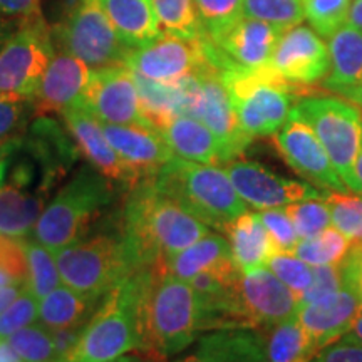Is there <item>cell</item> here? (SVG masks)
Listing matches in <instances>:
<instances>
[{"mask_svg":"<svg viewBox=\"0 0 362 362\" xmlns=\"http://www.w3.org/2000/svg\"><path fill=\"white\" fill-rule=\"evenodd\" d=\"M330 72L324 88L332 93L362 83V29L347 22L327 39Z\"/></svg>","mask_w":362,"mask_h":362,"instance_id":"26","label":"cell"},{"mask_svg":"<svg viewBox=\"0 0 362 362\" xmlns=\"http://www.w3.org/2000/svg\"><path fill=\"white\" fill-rule=\"evenodd\" d=\"M39 319V300L29 287L22 288L16 300L0 314V341H7L17 330Z\"/></svg>","mask_w":362,"mask_h":362,"instance_id":"43","label":"cell"},{"mask_svg":"<svg viewBox=\"0 0 362 362\" xmlns=\"http://www.w3.org/2000/svg\"><path fill=\"white\" fill-rule=\"evenodd\" d=\"M6 284H17V282L11 277V275H7L6 272L0 270V285H6Z\"/></svg>","mask_w":362,"mask_h":362,"instance_id":"58","label":"cell"},{"mask_svg":"<svg viewBox=\"0 0 362 362\" xmlns=\"http://www.w3.org/2000/svg\"><path fill=\"white\" fill-rule=\"evenodd\" d=\"M334 94H339V96L347 99V101L356 104L357 107L362 111V83L361 84H356V86H351V88H344V89H339L337 93Z\"/></svg>","mask_w":362,"mask_h":362,"instance_id":"52","label":"cell"},{"mask_svg":"<svg viewBox=\"0 0 362 362\" xmlns=\"http://www.w3.org/2000/svg\"><path fill=\"white\" fill-rule=\"evenodd\" d=\"M0 16L17 21H33L42 17L40 0H0Z\"/></svg>","mask_w":362,"mask_h":362,"instance_id":"49","label":"cell"},{"mask_svg":"<svg viewBox=\"0 0 362 362\" xmlns=\"http://www.w3.org/2000/svg\"><path fill=\"white\" fill-rule=\"evenodd\" d=\"M30 99L16 96H0V143L11 138L25 124L30 111Z\"/></svg>","mask_w":362,"mask_h":362,"instance_id":"47","label":"cell"},{"mask_svg":"<svg viewBox=\"0 0 362 362\" xmlns=\"http://www.w3.org/2000/svg\"><path fill=\"white\" fill-rule=\"evenodd\" d=\"M0 270L16 280L17 284L29 285V264L22 238L0 235Z\"/></svg>","mask_w":362,"mask_h":362,"instance_id":"46","label":"cell"},{"mask_svg":"<svg viewBox=\"0 0 362 362\" xmlns=\"http://www.w3.org/2000/svg\"><path fill=\"white\" fill-rule=\"evenodd\" d=\"M361 309V291L344 279L342 288L334 297L317 304L298 305L297 319L309 334L315 349L320 351L349 332Z\"/></svg>","mask_w":362,"mask_h":362,"instance_id":"20","label":"cell"},{"mask_svg":"<svg viewBox=\"0 0 362 362\" xmlns=\"http://www.w3.org/2000/svg\"><path fill=\"white\" fill-rule=\"evenodd\" d=\"M90 69L78 57L57 49L45 69L33 103L39 112H64L84 103Z\"/></svg>","mask_w":362,"mask_h":362,"instance_id":"19","label":"cell"},{"mask_svg":"<svg viewBox=\"0 0 362 362\" xmlns=\"http://www.w3.org/2000/svg\"><path fill=\"white\" fill-rule=\"evenodd\" d=\"M257 214L279 252L296 250L300 238H298L296 226L287 214V208H270V210H262Z\"/></svg>","mask_w":362,"mask_h":362,"instance_id":"44","label":"cell"},{"mask_svg":"<svg viewBox=\"0 0 362 362\" xmlns=\"http://www.w3.org/2000/svg\"><path fill=\"white\" fill-rule=\"evenodd\" d=\"M282 30L265 22L240 19L214 40H205L206 59L215 67L237 66L248 71H264L269 66Z\"/></svg>","mask_w":362,"mask_h":362,"instance_id":"16","label":"cell"},{"mask_svg":"<svg viewBox=\"0 0 362 362\" xmlns=\"http://www.w3.org/2000/svg\"><path fill=\"white\" fill-rule=\"evenodd\" d=\"M103 8L117 34L129 47L149 42L163 34L151 0H94Z\"/></svg>","mask_w":362,"mask_h":362,"instance_id":"27","label":"cell"},{"mask_svg":"<svg viewBox=\"0 0 362 362\" xmlns=\"http://www.w3.org/2000/svg\"><path fill=\"white\" fill-rule=\"evenodd\" d=\"M361 305H362V291H361Z\"/></svg>","mask_w":362,"mask_h":362,"instance_id":"59","label":"cell"},{"mask_svg":"<svg viewBox=\"0 0 362 362\" xmlns=\"http://www.w3.org/2000/svg\"><path fill=\"white\" fill-rule=\"evenodd\" d=\"M134 79L138 84L143 116L153 128L160 131L171 117L185 115L187 90L183 81L176 84H165L138 74H134Z\"/></svg>","mask_w":362,"mask_h":362,"instance_id":"30","label":"cell"},{"mask_svg":"<svg viewBox=\"0 0 362 362\" xmlns=\"http://www.w3.org/2000/svg\"><path fill=\"white\" fill-rule=\"evenodd\" d=\"M267 71L293 86L324 83L330 72L327 39L304 24L284 30Z\"/></svg>","mask_w":362,"mask_h":362,"instance_id":"13","label":"cell"},{"mask_svg":"<svg viewBox=\"0 0 362 362\" xmlns=\"http://www.w3.org/2000/svg\"><path fill=\"white\" fill-rule=\"evenodd\" d=\"M22 288H25V287L19 284L0 285V314H2V312L6 310L13 300H16L17 296L22 292Z\"/></svg>","mask_w":362,"mask_h":362,"instance_id":"50","label":"cell"},{"mask_svg":"<svg viewBox=\"0 0 362 362\" xmlns=\"http://www.w3.org/2000/svg\"><path fill=\"white\" fill-rule=\"evenodd\" d=\"M42 211L44 203L39 197L17 185L0 183V235L24 238L35 228Z\"/></svg>","mask_w":362,"mask_h":362,"instance_id":"29","label":"cell"},{"mask_svg":"<svg viewBox=\"0 0 362 362\" xmlns=\"http://www.w3.org/2000/svg\"><path fill=\"white\" fill-rule=\"evenodd\" d=\"M325 202L334 228L349 240L352 248H362V194L329 192Z\"/></svg>","mask_w":362,"mask_h":362,"instance_id":"35","label":"cell"},{"mask_svg":"<svg viewBox=\"0 0 362 362\" xmlns=\"http://www.w3.org/2000/svg\"><path fill=\"white\" fill-rule=\"evenodd\" d=\"M349 24L362 29V0H352L349 13Z\"/></svg>","mask_w":362,"mask_h":362,"instance_id":"55","label":"cell"},{"mask_svg":"<svg viewBox=\"0 0 362 362\" xmlns=\"http://www.w3.org/2000/svg\"><path fill=\"white\" fill-rule=\"evenodd\" d=\"M225 170L240 198L255 211L285 208L310 198H325L327 194L309 181L285 178L255 161L233 160L226 163Z\"/></svg>","mask_w":362,"mask_h":362,"instance_id":"14","label":"cell"},{"mask_svg":"<svg viewBox=\"0 0 362 362\" xmlns=\"http://www.w3.org/2000/svg\"><path fill=\"white\" fill-rule=\"evenodd\" d=\"M267 267L297 297H300L309 288L312 279H314V267L298 259L293 252H275Z\"/></svg>","mask_w":362,"mask_h":362,"instance_id":"42","label":"cell"},{"mask_svg":"<svg viewBox=\"0 0 362 362\" xmlns=\"http://www.w3.org/2000/svg\"><path fill=\"white\" fill-rule=\"evenodd\" d=\"M225 237L228 240L232 259L240 274L267 267L270 257L279 252L255 210H248L238 216L228 226Z\"/></svg>","mask_w":362,"mask_h":362,"instance_id":"25","label":"cell"},{"mask_svg":"<svg viewBox=\"0 0 362 362\" xmlns=\"http://www.w3.org/2000/svg\"><path fill=\"white\" fill-rule=\"evenodd\" d=\"M54 40V47L81 59L90 71L126 66V59L133 49L121 39L94 0H79L56 27Z\"/></svg>","mask_w":362,"mask_h":362,"instance_id":"9","label":"cell"},{"mask_svg":"<svg viewBox=\"0 0 362 362\" xmlns=\"http://www.w3.org/2000/svg\"><path fill=\"white\" fill-rule=\"evenodd\" d=\"M352 248L351 242L334 226H329L315 237L300 240L293 253L310 267L339 265Z\"/></svg>","mask_w":362,"mask_h":362,"instance_id":"34","label":"cell"},{"mask_svg":"<svg viewBox=\"0 0 362 362\" xmlns=\"http://www.w3.org/2000/svg\"><path fill=\"white\" fill-rule=\"evenodd\" d=\"M0 362H25L7 341H0Z\"/></svg>","mask_w":362,"mask_h":362,"instance_id":"53","label":"cell"},{"mask_svg":"<svg viewBox=\"0 0 362 362\" xmlns=\"http://www.w3.org/2000/svg\"><path fill=\"white\" fill-rule=\"evenodd\" d=\"M155 185L210 228L226 232L250 208L240 198L225 168L173 156L151 176Z\"/></svg>","mask_w":362,"mask_h":362,"instance_id":"4","label":"cell"},{"mask_svg":"<svg viewBox=\"0 0 362 362\" xmlns=\"http://www.w3.org/2000/svg\"><path fill=\"white\" fill-rule=\"evenodd\" d=\"M101 171L81 168L59 192L34 228L40 245L57 252L83 238L93 218L110 205L111 187Z\"/></svg>","mask_w":362,"mask_h":362,"instance_id":"5","label":"cell"},{"mask_svg":"<svg viewBox=\"0 0 362 362\" xmlns=\"http://www.w3.org/2000/svg\"><path fill=\"white\" fill-rule=\"evenodd\" d=\"M310 362H362V344L341 337L322 347Z\"/></svg>","mask_w":362,"mask_h":362,"instance_id":"48","label":"cell"},{"mask_svg":"<svg viewBox=\"0 0 362 362\" xmlns=\"http://www.w3.org/2000/svg\"><path fill=\"white\" fill-rule=\"evenodd\" d=\"M285 208H287V214L300 240L315 237L327 230L329 226H332L330 210L325 198H310V200L292 203Z\"/></svg>","mask_w":362,"mask_h":362,"instance_id":"41","label":"cell"},{"mask_svg":"<svg viewBox=\"0 0 362 362\" xmlns=\"http://www.w3.org/2000/svg\"><path fill=\"white\" fill-rule=\"evenodd\" d=\"M238 296L250 329H272L297 315L298 297L272 274L269 267L240 274Z\"/></svg>","mask_w":362,"mask_h":362,"instance_id":"18","label":"cell"},{"mask_svg":"<svg viewBox=\"0 0 362 362\" xmlns=\"http://www.w3.org/2000/svg\"><path fill=\"white\" fill-rule=\"evenodd\" d=\"M344 337L351 339V341H354L357 344H362V309L359 314H357L354 322H352L349 332H347Z\"/></svg>","mask_w":362,"mask_h":362,"instance_id":"54","label":"cell"},{"mask_svg":"<svg viewBox=\"0 0 362 362\" xmlns=\"http://www.w3.org/2000/svg\"><path fill=\"white\" fill-rule=\"evenodd\" d=\"M274 143L287 165L310 185L327 193L349 192L314 131L293 111L274 134Z\"/></svg>","mask_w":362,"mask_h":362,"instance_id":"15","label":"cell"},{"mask_svg":"<svg viewBox=\"0 0 362 362\" xmlns=\"http://www.w3.org/2000/svg\"><path fill=\"white\" fill-rule=\"evenodd\" d=\"M166 144L181 160L203 165H225L218 138L197 117L178 115L160 129Z\"/></svg>","mask_w":362,"mask_h":362,"instance_id":"24","label":"cell"},{"mask_svg":"<svg viewBox=\"0 0 362 362\" xmlns=\"http://www.w3.org/2000/svg\"><path fill=\"white\" fill-rule=\"evenodd\" d=\"M304 16L317 34L329 39L349 22L352 0H302Z\"/></svg>","mask_w":362,"mask_h":362,"instance_id":"39","label":"cell"},{"mask_svg":"<svg viewBox=\"0 0 362 362\" xmlns=\"http://www.w3.org/2000/svg\"><path fill=\"white\" fill-rule=\"evenodd\" d=\"M143 330L148 354H181L206 330L200 300L192 285L153 267L143 297Z\"/></svg>","mask_w":362,"mask_h":362,"instance_id":"3","label":"cell"},{"mask_svg":"<svg viewBox=\"0 0 362 362\" xmlns=\"http://www.w3.org/2000/svg\"><path fill=\"white\" fill-rule=\"evenodd\" d=\"M153 267L131 274L103 298L64 362H110L131 352H148L143 297Z\"/></svg>","mask_w":362,"mask_h":362,"instance_id":"2","label":"cell"},{"mask_svg":"<svg viewBox=\"0 0 362 362\" xmlns=\"http://www.w3.org/2000/svg\"><path fill=\"white\" fill-rule=\"evenodd\" d=\"M228 262H233L228 240L225 235L210 232L181 252L170 255L161 262V265L165 272L188 282L200 272L215 269Z\"/></svg>","mask_w":362,"mask_h":362,"instance_id":"28","label":"cell"},{"mask_svg":"<svg viewBox=\"0 0 362 362\" xmlns=\"http://www.w3.org/2000/svg\"><path fill=\"white\" fill-rule=\"evenodd\" d=\"M62 116H64L67 128L78 141L81 151L93 163L94 168L107 178L117 181H128L131 185L141 181V176L112 149L104 134L101 121L88 107L79 104L62 112Z\"/></svg>","mask_w":362,"mask_h":362,"instance_id":"21","label":"cell"},{"mask_svg":"<svg viewBox=\"0 0 362 362\" xmlns=\"http://www.w3.org/2000/svg\"><path fill=\"white\" fill-rule=\"evenodd\" d=\"M7 342L25 362H61L57 359L52 330L42 324H30L17 330Z\"/></svg>","mask_w":362,"mask_h":362,"instance_id":"38","label":"cell"},{"mask_svg":"<svg viewBox=\"0 0 362 362\" xmlns=\"http://www.w3.org/2000/svg\"><path fill=\"white\" fill-rule=\"evenodd\" d=\"M203 35L214 40L243 17V0H194Z\"/></svg>","mask_w":362,"mask_h":362,"instance_id":"40","label":"cell"},{"mask_svg":"<svg viewBox=\"0 0 362 362\" xmlns=\"http://www.w3.org/2000/svg\"><path fill=\"white\" fill-rule=\"evenodd\" d=\"M322 144L334 168L349 192L359 194L354 163L362 139V111L356 104L337 96H309L293 106Z\"/></svg>","mask_w":362,"mask_h":362,"instance_id":"8","label":"cell"},{"mask_svg":"<svg viewBox=\"0 0 362 362\" xmlns=\"http://www.w3.org/2000/svg\"><path fill=\"white\" fill-rule=\"evenodd\" d=\"M54 49L52 34L42 17L22 22L0 49V96L33 101Z\"/></svg>","mask_w":362,"mask_h":362,"instance_id":"10","label":"cell"},{"mask_svg":"<svg viewBox=\"0 0 362 362\" xmlns=\"http://www.w3.org/2000/svg\"><path fill=\"white\" fill-rule=\"evenodd\" d=\"M344 285L342 269L339 265H320L314 267V279L309 288L298 297V305L317 304L325 298L334 297Z\"/></svg>","mask_w":362,"mask_h":362,"instance_id":"45","label":"cell"},{"mask_svg":"<svg viewBox=\"0 0 362 362\" xmlns=\"http://www.w3.org/2000/svg\"><path fill=\"white\" fill-rule=\"evenodd\" d=\"M243 17L287 30L305 21L302 0H243Z\"/></svg>","mask_w":362,"mask_h":362,"instance_id":"37","label":"cell"},{"mask_svg":"<svg viewBox=\"0 0 362 362\" xmlns=\"http://www.w3.org/2000/svg\"><path fill=\"white\" fill-rule=\"evenodd\" d=\"M22 22L24 21H17V19H11V17L0 16V49H2V45L12 37V34L19 29Z\"/></svg>","mask_w":362,"mask_h":362,"instance_id":"51","label":"cell"},{"mask_svg":"<svg viewBox=\"0 0 362 362\" xmlns=\"http://www.w3.org/2000/svg\"><path fill=\"white\" fill-rule=\"evenodd\" d=\"M183 84L187 90L185 115L200 119L218 138L225 165L233 161L252 139L240 128L232 99L216 67L206 61L197 72L185 78Z\"/></svg>","mask_w":362,"mask_h":362,"instance_id":"11","label":"cell"},{"mask_svg":"<svg viewBox=\"0 0 362 362\" xmlns=\"http://www.w3.org/2000/svg\"><path fill=\"white\" fill-rule=\"evenodd\" d=\"M161 33L187 39H205L194 0H151Z\"/></svg>","mask_w":362,"mask_h":362,"instance_id":"33","label":"cell"},{"mask_svg":"<svg viewBox=\"0 0 362 362\" xmlns=\"http://www.w3.org/2000/svg\"><path fill=\"white\" fill-rule=\"evenodd\" d=\"M146 354L148 352H131V354L121 356V357H117V359L110 361V362H151L149 356H146Z\"/></svg>","mask_w":362,"mask_h":362,"instance_id":"56","label":"cell"},{"mask_svg":"<svg viewBox=\"0 0 362 362\" xmlns=\"http://www.w3.org/2000/svg\"><path fill=\"white\" fill-rule=\"evenodd\" d=\"M103 131L112 149L141 176V181L155 176L175 156L160 131L151 126L103 124Z\"/></svg>","mask_w":362,"mask_h":362,"instance_id":"22","label":"cell"},{"mask_svg":"<svg viewBox=\"0 0 362 362\" xmlns=\"http://www.w3.org/2000/svg\"><path fill=\"white\" fill-rule=\"evenodd\" d=\"M93 302V298L72 291L67 285H59L39 300V320L49 330L86 324L84 319Z\"/></svg>","mask_w":362,"mask_h":362,"instance_id":"32","label":"cell"},{"mask_svg":"<svg viewBox=\"0 0 362 362\" xmlns=\"http://www.w3.org/2000/svg\"><path fill=\"white\" fill-rule=\"evenodd\" d=\"M24 242L27 264H29V291L40 300L61 285L57 262L54 252L40 245L37 240H22Z\"/></svg>","mask_w":362,"mask_h":362,"instance_id":"36","label":"cell"},{"mask_svg":"<svg viewBox=\"0 0 362 362\" xmlns=\"http://www.w3.org/2000/svg\"><path fill=\"white\" fill-rule=\"evenodd\" d=\"M170 362H265V339L257 329H215Z\"/></svg>","mask_w":362,"mask_h":362,"instance_id":"23","label":"cell"},{"mask_svg":"<svg viewBox=\"0 0 362 362\" xmlns=\"http://www.w3.org/2000/svg\"><path fill=\"white\" fill-rule=\"evenodd\" d=\"M208 61L203 39L160 34L149 42L133 47L126 59V67L149 81L176 84Z\"/></svg>","mask_w":362,"mask_h":362,"instance_id":"12","label":"cell"},{"mask_svg":"<svg viewBox=\"0 0 362 362\" xmlns=\"http://www.w3.org/2000/svg\"><path fill=\"white\" fill-rule=\"evenodd\" d=\"M210 233L197 216L146 178L134 185L124 208L123 242L136 269L161 264Z\"/></svg>","mask_w":362,"mask_h":362,"instance_id":"1","label":"cell"},{"mask_svg":"<svg viewBox=\"0 0 362 362\" xmlns=\"http://www.w3.org/2000/svg\"><path fill=\"white\" fill-rule=\"evenodd\" d=\"M317 352L297 315L274 325L265 341V362H310Z\"/></svg>","mask_w":362,"mask_h":362,"instance_id":"31","label":"cell"},{"mask_svg":"<svg viewBox=\"0 0 362 362\" xmlns=\"http://www.w3.org/2000/svg\"><path fill=\"white\" fill-rule=\"evenodd\" d=\"M232 99L238 124L248 138L274 136L293 110V84L267 69L248 71L237 66L216 67Z\"/></svg>","mask_w":362,"mask_h":362,"instance_id":"6","label":"cell"},{"mask_svg":"<svg viewBox=\"0 0 362 362\" xmlns=\"http://www.w3.org/2000/svg\"><path fill=\"white\" fill-rule=\"evenodd\" d=\"M83 106L103 124L151 126L143 116L133 71L126 66L90 71Z\"/></svg>","mask_w":362,"mask_h":362,"instance_id":"17","label":"cell"},{"mask_svg":"<svg viewBox=\"0 0 362 362\" xmlns=\"http://www.w3.org/2000/svg\"><path fill=\"white\" fill-rule=\"evenodd\" d=\"M354 175H356L357 187H359V194H362V139H361V146H359V151H357V158L354 163Z\"/></svg>","mask_w":362,"mask_h":362,"instance_id":"57","label":"cell"},{"mask_svg":"<svg viewBox=\"0 0 362 362\" xmlns=\"http://www.w3.org/2000/svg\"><path fill=\"white\" fill-rule=\"evenodd\" d=\"M61 282L72 291L98 300L106 297L136 269L126 252L123 237L107 235L78 240L61 250L54 252Z\"/></svg>","mask_w":362,"mask_h":362,"instance_id":"7","label":"cell"}]
</instances>
